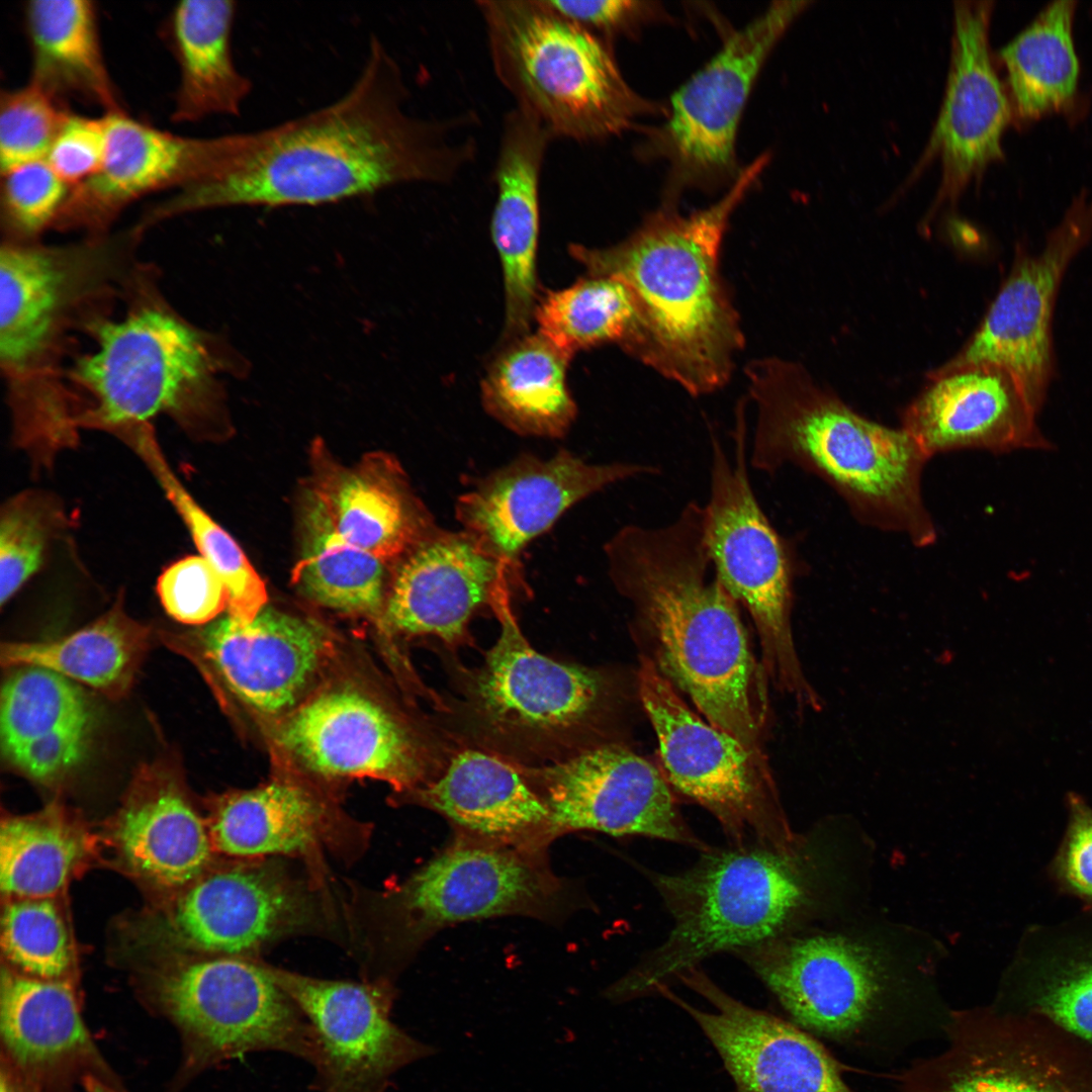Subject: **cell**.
I'll list each match as a JSON object with an SVG mask.
<instances>
[{"mask_svg":"<svg viewBox=\"0 0 1092 1092\" xmlns=\"http://www.w3.org/2000/svg\"><path fill=\"white\" fill-rule=\"evenodd\" d=\"M95 728L94 708L77 682L39 666L8 669L0 739L12 768L41 785H56L83 763Z\"/></svg>","mask_w":1092,"mask_h":1092,"instance_id":"cell-29","label":"cell"},{"mask_svg":"<svg viewBox=\"0 0 1092 1092\" xmlns=\"http://www.w3.org/2000/svg\"><path fill=\"white\" fill-rule=\"evenodd\" d=\"M1075 2L1056 1L1000 53L1021 116L1034 118L1074 95L1079 63L1072 37Z\"/></svg>","mask_w":1092,"mask_h":1092,"instance_id":"cell-41","label":"cell"},{"mask_svg":"<svg viewBox=\"0 0 1092 1092\" xmlns=\"http://www.w3.org/2000/svg\"><path fill=\"white\" fill-rule=\"evenodd\" d=\"M676 978L715 1008L702 1011L665 985L656 992L686 1010L720 1055L738 1092H852L823 1046L795 1024L738 1001L697 967Z\"/></svg>","mask_w":1092,"mask_h":1092,"instance_id":"cell-21","label":"cell"},{"mask_svg":"<svg viewBox=\"0 0 1092 1092\" xmlns=\"http://www.w3.org/2000/svg\"><path fill=\"white\" fill-rule=\"evenodd\" d=\"M66 524L61 504L42 490H25L4 504L0 517L2 607L39 569L49 543Z\"/></svg>","mask_w":1092,"mask_h":1092,"instance_id":"cell-46","label":"cell"},{"mask_svg":"<svg viewBox=\"0 0 1092 1092\" xmlns=\"http://www.w3.org/2000/svg\"><path fill=\"white\" fill-rule=\"evenodd\" d=\"M992 1H956L944 100L928 145L938 154V202L954 201L976 176L1002 156L1010 106L989 51Z\"/></svg>","mask_w":1092,"mask_h":1092,"instance_id":"cell-24","label":"cell"},{"mask_svg":"<svg viewBox=\"0 0 1092 1092\" xmlns=\"http://www.w3.org/2000/svg\"><path fill=\"white\" fill-rule=\"evenodd\" d=\"M313 486L339 533L382 561L402 557L436 527L397 462L383 454L354 468H323Z\"/></svg>","mask_w":1092,"mask_h":1092,"instance_id":"cell-32","label":"cell"},{"mask_svg":"<svg viewBox=\"0 0 1092 1092\" xmlns=\"http://www.w3.org/2000/svg\"><path fill=\"white\" fill-rule=\"evenodd\" d=\"M555 140L529 110L515 105L504 116L492 180L496 199L490 236L504 279L506 341L530 333L538 302L537 250L540 180Z\"/></svg>","mask_w":1092,"mask_h":1092,"instance_id":"cell-27","label":"cell"},{"mask_svg":"<svg viewBox=\"0 0 1092 1092\" xmlns=\"http://www.w3.org/2000/svg\"><path fill=\"white\" fill-rule=\"evenodd\" d=\"M2 951L21 974L61 980L72 966V947L63 917L51 898L11 899L4 907Z\"/></svg>","mask_w":1092,"mask_h":1092,"instance_id":"cell-47","label":"cell"},{"mask_svg":"<svg viewBox=\"0 0 1092 1092\" xmlns=\"http://www.w3.org/2000/svg\"><path fill=\"white\" fill-rule=\"evenodd\" d=\"M0 1032L9 1055L25 1068H46L91 1051L71 986L61 980L1 971Z\"/></svg>","mask_w":1092,"mask_h":1092,"instance_id":"cell-39","label":"cell"},{"mask_svg":"<svg viewBox=\"0 0 1092 1092\" xmlns=\"http://www.w3.org/2000/svg\"><path fill=\"white\" fill-rule=\"evenodd\" d=\"M300 555L293 570L299 590L341 614L381 617L386 600L384 561L348 542L314 486L299 508Z\"/></svg>","mask_w":1092,"mask_h":1092,"instance_id":"cell-37","label":"cell"},{"mask_svg":"<svg viewBox=\"0 0 1092 1092\" xmlns=\"http://www.w3.org/2000/svg\"><path fill=\"white\" fill-rule=\"evenodd\" d=\"M492 612L500 626L480 665L460 669L458 715L468 744L536 766L604 742L611 687L600 670L554 660L532 647L511 606L510 580Z\"/></svg>","mask_w":1092,"mask_h":1092,"instance_id":"cell-8","label":"cell"},{"mask_svg":"<svg viewBox=\"0 0 1092 1092\" xmlns=\"http://www.w3.org/2000/svg\"><path fill=\"white\" fill-rule=\"evenodd\" d=\"M767 161L759 156L705 209L682 215L664 206L620 243L568 248L587 274L615 277L632 293L637 325L626 352L694 396L729 381L744 345L721 275V245L733 211Z\"/></svg>","mask_w":1092,"mask_h":1092,"instance_id":"cell-4","label":"cell"},{"mask_svg":"<svg viewBox=\"0 0 1092 1092\" xmlns=\"http://www.w3.org/2000/svg\"><path fill=\"white\" fill-rule=\"evenodd\" d=\"M144 235L132 225L65 245L1 242L0 367L14 443L35 469L79 442L68 368L84 325L121 303Z\"/></svg>","mask_w":1092,"mask_h":1092,"instance_id":"cell-3","label":"cell"},{"mask_svg":"<svg viewBox=\"0 0 1092 1092\" xmlns=\"http://www.w3.org/2000/svg\"><path fill=\"white\" fill-rule=\"evenodd\" d=\"M81 833L60 808L3 819L0 830V887L11 899L56 895L82 859Z\"/></svg>","mask_w":1092,"mask_h":1092,"instance_id":"cell-44","label":"cell"},{"mask_svg":"<svg viewBox=\"0 0 1092 1092\" xmlns=\"http://www.w3.org/2000/svg\"><path fill=\"white\" fill-rule=\"evenodd\" d=\"M638 691L668 784L708 810L731 844H791L765 756L703 721L646 656L640 658Z\"/></svg>","mask_w":1092,"mask_h":1092,"instance_id":"cell-11","label":"cell"},{"mask_svg":"<svg viewBox=\"0 0 1092 1092\" xmlns=\"http://www.w3.org/2000/svg\"><path fill=\"white\" fill-rule=\"evenodd\" d=\"M808 1L774 2L733 33L672 96L657 148L680 186H709L735 172L738 123L759 70Z\"/></svg>","mask_w":1092,"mask_h":1092,"instance_id":"cell-13","label":"cell"},{"mask_svg":"<svg viewBox=\"0 0 1092 1092\" xmlns=\"http://www.w3.org/2000/svg\"><path fill=\"white\" fill-rule=\"evenodd\" d=\"M524 767L549 808L552 837L590 830L709 849L685 821L662 771L622 744L604 741Z\"/></svg>","mask_w":1092,"mask_h":1092,"instance_id":"cell-14","label":"cell"},{"mask_svg":"<svg viewBox=\"0 0 1092 1092\" xmlns=\"http://www.w3.org/2000/svg\"><path fill=\"white\" fill-rule=\"evenodd\" d=\"M417 795L461 835L536 851L552 837L549 808L524 765L475 745L453 748Z\"/></svg>","mask_w":1092,"mask_h":1092,"instance_id":"cell-28","label":"cell"},{"mask_svg":"<svg viewBox=\"0 0 1092 1092\" xmlns=\"http://www.w3.org/2000/svg\"><path fill=\"white\" fill-rule=\"evenodd\" d=\"M152 630L131 618L123 599L84 628L47 641H15L1 646L7 669L33 665L53 670L101 694L120 699L132 687L150 647Z\"/></svg>","mask_w":1092,"mask_h":1092,"instance_id":"cell-36","label":"cell"},{"mask_svg":"<svg viewBox=\"0 0 1092 1092\" xmlns=\"http://www.w3.org/2000/svg\"><path fill=\"white\" fill-rule=\"evenodd\" d=\"M154 994L195 1068L257 1052L313 1063L312 1027L266 968L232 957L179 963L156 977Z\"/></svg>","mask_w":1092,"mask_h":1092,"instance_id":"cell-12","label":"cell"},{"mask_svg":"<svg viewBox=\"0 0 1092 1092\" xmlns=\"http://www.w3.org/2000/svg\"><path fill=\"white\" fill-rule=\"evenodd\" d=\"M71 187L46 160L30 162L1 174L0 222L2 242L41 241L54 223Z\"/></svg>","mask_w":1092,"mask_h":1092,"instance_id":"cell-48","label":"cell"},{"mask_svg":"<svg viewBox=\"0 0 1092 1092\" xmlns=\"http://www.w3.org/2000/svg\"><path fill=\"white\" fill-rule=\"evenodd\" d=\"M299 908L294 892L274 874L229 870L188 886L158 921L157 931L177 949L233 956L273 938Z\"/></svg>","mask_w":1092,"mask_h":1092,"instance_id":"cell-31","label":"cell"},{"mask_svg":"<svg viewBox=\"0 0 1092 1092\" xmlns=\"http://www.w3.org/2000/svg\"><path fill=\"white\" fill-rule=\"evenodd\" d=\"M323 809L302 788L275 782L220 800L209 832L213 846L233 856L301 852L323 833Z\"/></svg>","mask_w":1092,"mask_h":1092,"instance_id":"cell-40","label":"cell"},{"mask_svg":"<svg viewBox=\"0 0 1092 1092\" xmlns=\"http://www.w3.org/2000/svg\"><path fill=\"white\" fill-rule=\"evenodd\" d=\"M571 358L538 332L508 341L481 381L486 413L519 435L564 436L577 414L567 384Z\"/></svg>","mask_w":1092,"mask_h":1092,"instance_id":"cell-35","label":"cell"},{"mask_svg":"<svg viewBox=\"0 0 1092 1092\" xmlns=\"http://www.w3.org/2000/svg\"><path fill=\"white\" fill-rule=\"evenodd\" d=\"M87 1092H117L96 1078L87 1077L84 1081Z\"/></svg>","mask_w":1092,"mask_h":1092,"instance_id":"cell-54","label":"cell"},{"mask_svg":"<svg viewBox=\"0 0 1092 1092\" xmlns=\"http://www.w3.org/2000/svg\"><path fill=\"white\" fill-rule=\"evenodd\" d=\"M518 571L483 551L465 532L435 527L402 557L380 617L406 637L430 636L451 649L471 641L469 624L492 611L498 586Z\"/></svg>","mask_w":1092,"mask_h":1092,"instance_id":"cell-23","label":"cell"},{"mask_svg":"<svg viewBox=\"0 0 1092 1092\" xmlns=\"http://www.w3.org/2000/svg\"><path fill=\"white\" fill-rule=\"evenodd\" d=\"M494 75L554 139L603 141L654 104L624 79L606 40L544 0H478Z\"/></svg>","mask_w":1092,"mask_h":1092,"instance_id":"cell-9","label":"cell"},{"mask_svg":"<svg viewBox=\"0 0 1092 1092\" xmlns=\"http://www.w3.org/2000/svg\"><path fill=\"white\" fill-rule=\"evenodd\" d=\"M106 154L102 168L73 186L54 223L59 232L101 237L141 197L208 178L221 153L220 135L189 138L156 128L124 110L103 114Z\"/></svg>","mask_w":1092,"mask_h":1092,"instance_id":"cell-22","label":"cell"},{"mask_svg":"<svg viewBox=\"0 0 1092 1092\" xmlns=\"http://www.w3.org/2000/svg\"><path fill=\"white\" fill-rule=\"evenodd\" d=\"M738 953L799 1026L826 1036L856 1031L880 991L871 954L842 937L781 936Z\"/></svg>","mask_w":1092,"mask_h":1092,"instance_id":"cell-25","label":"cell"},{"mask_svg":"<svg viewBox=\"0 0 1092 1092\" xmlns=\"http://www.w3.org/2000/svg\"><path fill=\"white\" fill-rule=\"evenodd\" d=\"M113 832L126 866L158 887L190 886L211 858L210 832L187 795L178 763L170 759L139 767Z\"/></svg>","mask_w":1092,"mask_h":1092,"instance_id":"cell-30","label":"cell"},{"mask_svg":"<svg viewBox=\"0 0 1092 1092\" xmlns=\"http://www.w3.org/2000/svg\"><path fill=\"white\" fill-rule=\"evenodd\" d=\"M24 30L35 84L65 105L71 100L124 110L103 58L95 3L33 0L25 4Z\"/></svg>","mask_w":1092,"mask_h":1092,"instance_id":"cell-34","label":"cell"},{"mask_svg":"<svg viewBox=\"0 0 1092 1092\" xmlns=\"http://www.w3.org/2000/svg\"><path fill=\"white\" fill-rule=\"evenodd\" d=\"M533 322L539 334L571 357L608 343H616L626 351L635 335L637 309L622 281L586 274L539 298Z\"/></svg>","mask_w":1092,"mask_h":1092,"instance_id":"cell-43","label":"cell"},{"mask_svg":"<svg viewBox=\"0 0 1092 1092\" xmlns=\"http://www.w3.org/2000/svg\"><path fill=\"white\" fill-rule=\"evenodd\" d=\"M165 640L215 673L242 703L267 715L296 705L329 648L328 634L316 621L267 606L251 620L226 613L195 632L167 634Z\"/></svg>","mask_w":1092,"mask_h":1092,"instance_id":"cell-18","label":"cell"},{"mask_svg":"<svg viewBox=\"0 0 1092 1092\" xmlns=\"http://www.w3.org/2000/svg\"><path fill=\"white\" fill-rule=\"evenodd\" d=\"M106 143L104 115L93 118L71 111L54 139L44 160L53 171L72 188L102 168Z\"/></svg>","mask_w":1092,"mask_h":1092,"instance_id":"cell-51","label":"cell"},{"mask_svg":"<svg viewBox=\"0 0 1092 1092\" xmlns=\"http://www.w3.org/2000/svg\"><path fill=\"white\" fill-rule=\"evenodd\" d=\"M541 853L460 835L406 882L400 906L420 934L503 915L549 916L565 889Z\"/></svg>","mask_w":1092,"mask_h":1092,"instance_id":"cell-17","label":"cell"},{"mask_svg":"<svg viewBox=\"0 0 1092 1092\" xmlns=\"http://www.w3.org/2000/svg\"><path fill=\"white\" fill-rule=\"evenodd\" d=\"M554 11L603 36L631 31L653 11L649 3L630 0H544Z\"/></svg>","mask_w":1092,"mask_h":1092,"instance_id":"cell-53","label":"cell"},{"mask_svg":"<svg viewBox=\"0 0 1092 1092\" xmlns=\"http://www.w3.org/2000/svg\"><path fill=\"white\" fill-rule=\"evenodd\" d=\"M410 97L398 62L372 35L341 96L268 127L228 133L216 173L159 202L156 215L323 205L406 184H451L476 158L470 129L477 115L420 117L410 112Z\"/></svg>","mask_w":1092,"mask_h":1092,"instance_id":"cell-1","label":"cell"},{"mask_svg":"<svg viewBox=\"0 0 1092 1092\" xmlns=\"http://www.w3.org/2000/svg\"><path fill=\"white\" fill-rule=\"evenodd\" d=\"M648 877L672 927L662 944L607 989L613 1001L655 991L716 953L781 937L808 900L803 863L791 844L707 849L686 871Z\"/></svg>","mask_w":1092,"mask_h":1092,"instance_id":"cell-7","label":"cell"},{"mask_svg":"<svg viewBox=\"0 0 1092 1092\" xmlns=\"http://www.w3.org/2000/svg\"><path fill=\"white\" fill-rule=\"evenodd\" d=\"M648 464H593L561 450L522 455L480 479L456 503V519L483 551L518 570L520 553L573 505L622 480L656 474Z\"/></svg>","mask_w":1092,"mask_h":1092,"instance_id":"cell-19","label":"cell"},{"mask_svg":"<svg viewBox=\"0 0 1092 1092\" xmlns=\"http://www.w3.org/2000/svg\"><path fill=\"white\" fill-rule=\"evenodd\" d=\"M746 375L756 410L754 469L799 467L834 488L862 523L904 534L918 547L935 541L921 488L929 458L907 432L852 411L800 364L762 358L748 364Z\"/></svg>","mask_w":1092,"mask_h":1092,"instance_id":"cell-6","label":"cell"},{"mask_svg":"<svg viewBox=\"0 0 1092 1092\" xmlns=\"http://www.w3.org/2000/svg\"><path fill=\"white\" fill-rule=\"evenodd\" d=\"M71 110L35 84L0 95L1 174L43 160Z\"/></svg>","mask_w":1092,"mask_h":1092,"instance_id":"cell-49","label":"cell"},{"mask_svg":"<svg viewBox=\"0 0 1092 1092\" xmlns=\"http://www.w3.org/2000/svg\"><path fill=\"white\" fill-rule=\"evenodd\" d=\"M121 313L83 327L92 344L68 368L81 404V430L117 431L166 416L190 436L211 431L222 416L225 376L240 356L217 333L184 316L167 298L161 271L141 260L128 277Z\"/></svg>","mask_w":1092,"mask_h":1092,"instance_id":"cell-5","label":"cell"},{"mask_svg":"<svg viewBox=\"0 0 1092 1092\" xmlns=\"http://www.w3.org/2000/svg\"><path fill=\"white\" fill-rule=\"evenodd\" d=\"M940 1092H1092V1055L1027 1016Z\"/></svg>","mask_w":1092,"mask_h":1092,"instance_id":"cell-38","label":"cell"},{"mask_svg":"<svg viewBox=\"0 0 1092 1092\" xmlns=\"http://www.w3.org/2000/svg\"><path fill=\"white\" fill-rule=\"evenodd\" d=\"M1092 235V201L1075 202L1036 255L1019 252L1010 275L963 350L937 370H1007L1037 413L1052 375V318L1062 278Z\"/></svg>","mask_w":1092,"mask_h":1092,"instance_id":"cell-15","label":"cell"},{"mask_svg":"<svg viewBox=\"0 0 1092 1092\" xmlns=\"http://www.w3.org/2000/svg\"><path fill=\"white\" fill-rule=\"evenodd\" d=\"M275 736L302 767L323 777L378 779L400 790L424 782L431 764L414 729L348 687L298 707Z\"/></svg>","mask_w":1092,"mask_h":1092,"instance_id":"cell-20","label":"cell"},{"mask_svg":"<svg viewBox=\"0 0 1092 1092\" xmlns=\"http://www.w3.org/2000/svg\"><path fill=\"white\" fill-rule=\"evenodd\" d=\"M1036 412L1015 378L994 365L929 374L903 414L902 429L930 458L958 449H1044Z\"/></svg>","mask_w":1092,"mask_h":1092,"instance_id":"cell-26","label":"cell"},{"mask_svg":"<svg viewBox=\"0 0 1092 1092\" xmlns=\"http://www.w3.org/2000/svg\"><path fill=\"white\" fill-rule=\"evenodd\" d=\"M1027 1016L1092 1054V945L1050 957L1028 973Z\"/></svg>","mask_w":1092,"mask_h":1092,"instance_id":"cell-45","label":"cell"},{"mask_svg":"<svg viewBox=\"0 0 1092 1092\" xmlns=\"http://www.w3.org/2000/svg\"><path fill=\"white\" fill-rule=\"evenodd\" d=\"M157 594L167 614L185 625H207L229 606L223 581L201 555L167 566L158 578Z\"/></svg>","mask_w":1092,"mask_h":1092,"instance_id":"cell-50","label":"cell"},{"mask_svg":"<svg viewBox=\"0 0 1092 1092\" xmlns=\"http://www.w3.org/2000/svg\"><path fill=\"white\" fill-rule=\"evenodd\" d=\"M232 0H184L167 16L162 32L179 67L173 122L237 116L253 90L235 62Z\"/></svg>","mask_w":1092,"mask_h":1092,"instance_id":"cell-33","label":"cell"},{"mask_svg":"<svg viewBox=\"0 0 1092 1092\" xmlns=\"http://www.w3.org/2000/svg\"><path fill=\"white\" fill-rule=\"evenodd\" d=\"M727 455L711 435L710 495L706 538L717 577L749 614L761 646L762 667L772 684L801 706H816L798 659L791 626L793 552L761 509L748 475L745 403H739Z\"/></svg>","mask_w":1092,"mask_h":1092,"instance_id":"cell-10","label":"cell"},{"mask_svg":"<svg viewBox=\"0 0 1092 1092\" xmlns=\"http://www.w3.org/2000/svg\"><path fill=\"white\" fill-rule=\"evenodd\" d=\"M604 551L613 584L652 640L660 672L711 725L764 755L763 667L751 651L740 606L716 575L705 506L691 502L662 527L624 526Z\"/></svg>","mask_w":1092,"mask_h":1092,"instance_id":"cell-2","label":"cell"},{"mask_svg":"<svg viewBox=\"0 0 1092 1092\" xmlns=\"http://www.w3.org/2000/svg\"><path fill=\"white\" fill-rule=\"evenodd\" d=\"M266 970L312 1027L320 1092H384L397 1072L437 1052L392 1022L382 989Z\"/></svg>","mask_w":1092,"mask_h":1092,"instance_id":"cell-16","label":"cell"},{"mask_svg":"<svg viewBox=\"0 0 1092 1092\" xmlns=\"http://www.w3.org/2000/svg\"><path fill=\"white\" fill-rule=\"evenodd\" d=\"M128 445L152 471L165 495L185 523L200 555L215 569L229 595L226 613L251 620L266 606L265 583L235 539L190 495L168 464L154 427L127 433Z\"/></svg>","mask_w":1092,"mask_h":1092,"instance_id":"cell-42","label":"cell"},{"mask_svg":"<svg viewBox=\"0 0 1092 1092\" xmlns=\"http://www.w3.org/2000/svg\"><path fill=\"white\" fill-rule=\"evenodd\" d=\"M0 1092H18L11 1078L4 1071L1 1073Z\"/></svg>","mask_w":1092,"mask_h":1092,"instance_id":"cell-55","label":"cell"},{"mask_svg":"<svg viewBox=\"0 0 1092 1092\" xmlns=\"http://www.w3.org/2000/svg\"><path fill=\"white\" fill-rule=\"evenodd\" d=\"M1067 804L1068 830L1056 872L1070 891L1092 901V808L1075 793L1068 794Z\"/></svg>","mask_w":1092,"mask_h":1092,"instance_id":"cell-52","label":"cell"}]
</instances>
